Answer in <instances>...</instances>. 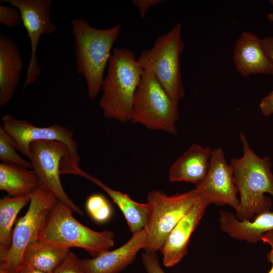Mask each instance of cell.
Returning <instances> with one entry per match:
<instances>
[{"label": "cell", "instance_id": "1", "mask_svg": "<svg viewBox=\"0 0 273 273\" xmlns=\"http://www.w3.org/2000/svg\"><path fill=\"white\" fill-rule=\"evenodd\" d=\"M243 155L231 159L234 181L240 195V205L236 216L240 220H250L255 216L268 211L273 196V174L270 158L259 157L251 148L246 134H239Z\"/></svg>", "mask_w": 273, "mask_h": 273}, {"label": "cell", "instance_id": "2", "mask_svg": "<svg viewBox=\"0 0 273 273\" xmlns=\"http://www.w3.org/2000/svg\"><path fill=\"white\" fill-rule=\"evenodd\" d=\"M77 72L86 82L87 95L94 100L101 90L105 68L121 29L117 24L105 29L94 28L83 18L71 22Z\"/></svg>", "mask_w": 273, "mask_h": 273}, {"label": "cell", "instance_id": "3", "mask_svg": "<svg viewBox=\"0 0 273 273\" xmlns=\"http://www.w3.org/2000/svg\"><path fill=\"white\" fill-rule=\"evenodd\" d=\"M144 72L133 51L113 50L99 102L106 118L122 123L130 121L134 95Z\"/></svg>", "mask_w": 273, "mask_h": 273}, {"label": "cell", "instance_id": "4", "mask_svg": "<svg viewBox=\"0 0 273 273\" xmlns=\"http://www.w3.org/2000/svg\"><path fill=\"white\" fill-rule=\"evenodd\" d=\"M72 213L57 199L46 218L37 241L68 249L80 248L92 257L109 251L113 246V232L92 230L78 221Z\"/></svg>", "mask_w": 273, "mask_h": 273}, {"label": "cell", "instance_id": "5", "mask_svg": "<svg viewBox=\"0 0 273 273\" xmlns=\"http://www.w3.org/2000/svg\"><path fill=\"white\" fill-rule=\"evenodd\" d=\"M181 31V24H176L168 32L159 36L150 49L143 50L137 58L144 70L152 71L178 105L186 95L180 67V56L185 47Z\"/></svg>", "mask_w": 273, "mask_h": 273}, {"label": "cell", "instance_id": "6", "mask_svg": "<svg viewBox=\"0 0 273 273\" xmlns=\"http://www.w3.org/2000/svg\"><path fill=\"white\" fill-rule=\"evenodd\" d=\"M178 105L168 95L154 74L144 70L135 92L130 121L154 130L176 135Z\"/></svg>", "mask_w": 273, "mask_h": 273}, {"label": "cell", "instance_id": "7", "mask_svg": "<svg viewBox=\"0 0 273 273\" xmlns=\"http://www.w3.org/2000/svg\"><path fill=\"white\" fill-rule=\"evenodd\" d=\"M202 197L194 189L173 196L160 190L150 192L147 198L149 211L145 251L159 250L174 227Z\"/></svg>", "mask_w": 273, "mask_h": 273}, {"label": "cell", "instance_id": "8", "mask_svg": "<svg viewBox=\"0 0 273 273\" xmlns=\"http://www.w3.org/2000/svg\"><path fill=\"white\" fill-rule=\"evenodd\" d=\"M57 200L51 191L42 186L32 193L27 211L15 223L9 249L0 256V269L14 273L20 266L25 250L37 241L46 218Z\"/></svg>", "mask_w": 273, "mask_h": 273}, {"label": "cell", "instance_id": "9", "mask_svg": "<svg viewBox=\"0 0 273 273\" xmlns=\"http://www.w3.org/2000/svg\"><path fill=\"white\" fill-rule=\"evenodd\" d=\"M30 151L29 161L37 176L39 186L51 191L57 199L73 212L83 215L81 209L67 196L60 178V165L63 158H68L76 162L71 157L68 147L59 141H37L31 143Z\"/></svg>", "mask_w": 273, "mask_h": 273}, {"label": "cell", "instance_id": "10", "mask_svg": "<svg viewBox=\"0 0 273 273\" xmlns=\"http://www.w3.org/2000/svg\"><path fill=\"white\" fill-rule=\"evenodd\" d=\"M19 11L23 26L29 38L31 53L23 88L33 84L38 77L40 69L36 56L37 47L42 35H50L57 30V25L51 20L50 11L52 0H1Z\"/></svg>", "mask_w": 273, "mask_h": 273}, {"label": "cell", "instance_id": "11", "mask_svg": "<svg viewBox=\"0 0 273 273\" xmlns=\"http://www.w3.org/2000/svg\"><path fill=\"white\" fill-rule=\"evenodd\" d=\"M2 122V126L14 140L17 150L29 161L31 158V143L37 141H56L65 144L69 148L72 158L79 163L77 143L73 139L72 131L67 127L59 124L37 127L26 120L16 119L10 114H5Z\"/></svg>", "mask_w": 273, "mask_h": 273}, {"label": "cell", "instance_id": "12", "mask_svg": "<svg viewBox=\"0 0 273 273\" xmlns=\"http://www.w3.org/2000/svg\"><path fill=\"white\" fill-rule=\"evenodd\" d=\"M194 189L211 204L219 206L228 205L236 211L238 210L240 205L237 195L238 192L232 167L227 163L222 148L212 150L207 173Z\"/></svg>", "mask_w": 273, "mask_h": 273}, {"label": "cell", "instance_id": "13", "mask_svg": "<svg viewBox=\"0 0 273 273\" xmlns=\"http://www.w3.org/2000/svg\"><path fill=\"white\" fill-rule=\"evenodd\" d=\"M211 204L202 197L171 231L159 249L166 267L174 266L187 254L191 236Z\"/></svg>", "mask_w": 273, "mask_h": 273}, {"label": "cell", "instance_id": "14", "mask_svg": "<svg viewBox=\"0 0 273 273\" xmlns=\"http://www.w3.org/2000/svg\"><path fill=\"white\" fill-rule=\"evenodd\" d=\"M146 239L145 228L132 234L127 242L115 250L81 259L82 267L86 273H118L133 262L140 249H144Z\"/></svg>", "mask_w": 273, "mask_h": 273}, {"label": "cell", "instance_id": "15", "mask_svg": "<svg viewBox=\"0 0 273 273\" xmlns=\"http://www.w3.org/2000/svg\"><path fill=\"white\" fill-rule=\"evenodd\" d=\"M233 58L237 71L243 76L273 75V66L264 52L262 39L256 34L242 33L235 42Z\"/></svg>", "mask_w": 273, "mask_h": 273}, {"label": "cell", "instance_id": "16", "mask_svg": "<svg viewBox=\"0 0 273 273\" xmlns=\"http://www.w3.org/2000/svg\"><path fill=\"white\" fill-rule=\"evenodd\" d=\"M23 61L16 42L0 33V107L14 96L20 79Z\"/></svg>", "mask_w": 273, "mask_h": 273}, {"label": "cell", "instance_id": "17", "mask_svg": "<svg viewBox=\"0 0 273 273\" xmlns=\"http://www.w3.org/2000/svg\"><path fill=\"white\" fill-rule=\"evenodd\" d=\"M218 213L221 231L237 240L256 243L265 233L273 231V212L269 210L255 216L252 221L240 220L233 213L222 209Z\"/></svg>", "mask_w": 273, "mask_h": 273}, {"label": "cell", "instance_id": "18", "mask_svg": "<svg viewBox=\"0 0 273 273\" xmlns=\"http://www.w3.org/2000/svg\"><path fill=\"white\" fill-rule=\"evenodd\" d=\"M212 150L209 147L193 144L170 166L169 180L199 185L207 173Z\"/></svg>", "mask_w": 273, "mask_h": 273}, {"label": "cell", "instance_id": "19", "mask_svg": "<svg viewBox=\"0 0 273 273\" xmlns=\"http://www.w3.org/2000/svg\"><path fill=\"white\" fill-rule=\"evenodd\" d=\"M76 175L84 177L94 183L109 195L122 212L132 234L145 229L149 211L147 203H140L132 200L127 195L110 188L80 168L76 171Z\"/></svg>", "mask_w": 273, "mask_h": 273}, {"label": "cell", "instance_id": "20", "mask_svg": "<svg viewBox=\"0 0 273 273\" xmlns=\"http://www.w3.org/2000/svg\"><path fill=\"white\" fill-rule=\"evenodd\" d=\"M39 186L34 171L16 164H0V190L8 196H30Z\"/></svg>", "mask_w": 273, "mask_h": 273}, {"label": "cell", "instance_id": "21", "mask_svg": "<svg viewBox=\"0 0 273 273\" xmlns=\"http://www.w3.org/2000/svg\"><path fill=\"white\" fill-rule=\"evenodd\" d=\"M69 251L68 248L36 241L26 248L20 265L53 272Z\"/></svg>", "mask_w": 273, "mask_h": 273}, {"label": "cell", "instance_id": "22", "mask_svg": "<svg viewBox=\"0 0 273 273\" xmlns=\"http://www.w3.org/2000/svg\"><path fill=\"white\" fill-rule=\"evenodd\" d=\"M30 201V196H5L0 199V256L9 249L12 239V226L17 215Z\"/></svg>", "mask_w": 273, "mask_h": 273}, {"label": "cell", "instance_id": "23", "mask_svg": "<svg viewBox=\"0 0 273 273\" xmlns=\"http://www.w3.org/2000/svg\"><path fill=\"white\" fill-rule=\"evenodd\" d=\"M15 142L6 131L0 127V159L2 163L16 164L27 168H32L30 161L22 158L17 153Z\"/></svg>", "mask_w": 273, "mask_h": 273}, {"label": "cell", "instance_id": "24", "mask_svg": "<svg viewBox=\"0 0 273 273\" xmlns=\"http://www.w3.org/2000/svg\"><path fill=\"white\" fill-rule=\"evenodd\" d=\"M86 208L90 217L98 222L107 221L112 214L110 204L104 196L99 194L92 195L87 198Z\"/></svg>", "mask_w": 273, "mask_h": 273}, {"label": "cell", "instance_id": "25", "mask_svg": "<svg viewBox=\"0 0 273 273\" xmlns=\"http://www.w3.org/2000/svg\"><path fill=\"white\" fill-rule=\"evenodd\" d=\"M53 273H86L80 259L69 251L53 272Z\"/></svg>", "mask_w": 273, "mask_h": 273}, {"label": "cell", "instance_id": "26", "mask_svg": "<svg viewBox=\"0 0 273 273\" xmlns=\"http://www.w3.org/2000/svg\"><path fill=\"white\" fill-rule=\"evenodd\" d=\"M22 21L18 9L13 6H0V23L7 28H13Z\"/></svg>", "mask_w": 273, "mask_h": 273}, {"label": "cell", "instance_id": "27", "mask_svg": "<svg viewBox=\"0 0 273 273\" xmlns=\"http://www.w3.org/2000/svg\"><path fill=\"white\" fill-rule=\"evenodd\" d=\"M142 260L147 273H165L160 265L156 253L145 251Z\"/></svg>", "mask_w": 273, "mask_h": 273}, {"label": "cell", "instance_id": "28", "mask_svg": "<svg viewBox=\"0 0 273 273\" xmlns=\"http://www.w3.org/2000/svg\"><path fill=\"white\" fill-rule=\"evenodd\" d=\"M162 2L161 0H132V4L138 8L140 17L144 19L148 11L152 6Z\"/></svg>", "mask_w": 273, "mask_h": 273}, {"label": "cell", "instance_id": "29", "mask_svg": "<svg viewBox=\"0 0 273 273\" xmlns=\"http://www.w3.org/2000/svg\"><path fill=\"white\" fill-rule=\"evenodd\" d=\"M259 107L264 116L273 114V90L261 100Z\"/></svg>", "mask_w": 273, "mask_h": 273}, {"label": "cell", "instance_id": "30", "mask_svg": "<svg viewBox=\"0 0 273 273\" xmlns=\"http://www.w3.org/2000/svg\"><path fill=\"white\" fill-rule=\"evenodd\" d=\"M261 241L270 246V250L267 255V259L271 263L272 266L268 273H273V231L265 233L262 236Z\"/></svg>", "mask_w": 273, "mask_h": 273}, {"label": "cell", "instance_id": "31", "mask_svg": "<svg viewBox=\"0 0 273 273\" xmlns=\"http://www.w3.org/2000/svg\"><path fill=\"white\" fill-rule=\"evenodd\" d=\"M262 43L266 55L273 66V36L262 39Z\"/></svg>", "mask_w": 273, "mask_h": 273}, {"label": "cell", "instance_id": "32", "mask_svg": "<svg viewBox=\"0 0 273 273\" xmlns=\"http://www.w3.org/2000/svg\"><path fill=\"white\" fill-rule=\"evenodd\" d=\"M14 273H53L36 269L25 265H20Z\"/></svg>", "mask_w": 273, "mask_h": 273}, {"label": "cell", "instance_id": "33", "mask_svg": "<svg viewBox=\"0 0 273 273\" xmlns=\"http://www.w3.org/2000/svg\"><path fill=\"white\" fill-rule=\"evenodd\" d=\"M267 18L269 21L273 23V12L269 13Z\"/></svg>", "mask_w": 273, "mask_h": 273}, {"label": "cell", "instance_id": "34", "mask_svg": "<svg viewBox=\"0 0 273 273\" xmlns=\"http://www.w3.org/2000/svg\"><path fill=\"white\" fill-rule=\"evenodd\" d=\"M0 273H8V272L4 270L0 269Z\"/></svg>", "mask_w": 273, "mask_h": 273}, {"label": "cell", "instance_id": "35", "mask_svg": "<svg viewBox=\"0 0 273 273\" xmlns=\"http://www.w3.org/2000/svg\"><path fill=\"white\" fill-rule=\"evenodd\" d=\"M269 3L273 6V0L269 1Z\"/></svg>", "mask_w": 273, "mask_h": 273}]
</instances>
